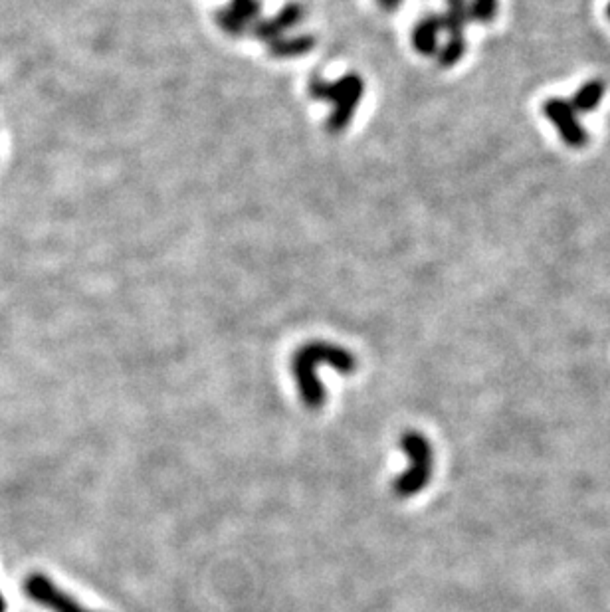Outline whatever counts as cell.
Masks as SVG:
<instances>
[{"label":"cell","mask_w":610,"mask_h":612,"mask_svg":"<svg viewBox=\"0 0 610 612\" xmlns=\"http://www.w3.org/2000/svg\"><path fill=\"white\" fill-rule=\"evenodd\" d=\"M500 0H472L470 2V14L478 22H492L498 14Z\"/></svg>","instance_id":"cell-7"},{"label":"cell","mask_w":610,"mask_h":612,"mask_svg":"<svg viewBox=\"0 0 610 612\" xmlns=\"http://www.w3.org/2000/svg\"><path fill=\"white\" fill-rule=\"evenodd\" d=\"M543 115L553 123L563 143L571 149H583L589 143V133L579 121V113L567 100L551 98L543 103Z\"/></svg>","instance_id":"cell-4"},{"label":"cell","mask_w":610,"mask_h":612,"mask_svg":"<svg viewBox=\"0 0 610 612\" xmlns=\"http://www.w3.org/2000/svg\"><path fill=\"white\" fill-rule=\"evenodd\" d=\"M258 8L256 0H234L230 10L222 12L220 14V22L224 28H240L244 26L250 18H252V12Z\"/></svg>","instance_id":"cell-6"},{"label":"cell","mask_w":610,"mask_h":612,"mask_svg":"<svg viewBox=\"0 0 610 612\" xmlns=\"http://www.w3.org/2000/svg\"><path fill=\"white\" fill-rule=\"evenodd\" d=\"M26 597L48 612H96L78 603L76 597L62 591L52 579L42 573H32L24 581Z\"/></svg>","instance_id":"cell-3"},{"label":"cell","mask_w":610,"mask_h":612,"mask_svg":"<svg viewBox=\"0 0 610 612\" xmlns=\"http://www.w3.org/2000/svg\"><path fill=\"white\" fill-rule=\"evenodd\" d=\"M323 365H329L341 373H351L357 369L355 357L335 345L327 343H311L304 347L296 359H294V375L300 387V397L305 407L319 408L325 403V391L323 385L315 379V369Z\"/></svg>","instance_id":"cell-1"},{"label":"cell","mask_w":610,"mask_h":612,"mask_svg":"<svg viewBox=\"0 0 610 612\" xmlns=\"http://www.w3.org/2000/svg\"><path fill=\"white\" fill-rule=\"evenodd\" d=\"M379 2H381L385 8H395V6H399L401 0H379Z\"/></svg>","instance_id":"cell-8"},{"label":"cell","mask_w":610,"mask_h":612,"mask_svg":"<svg viewBox=\"0 0 610 612\" xmlns=\"http://www.w3.org/2000/svg\"><path fill=\"white\" fill-rule=\"evenodd\" d=\"M607 16H609V20H610V2H609V6H607Z\"/></svg>","instance_id":"cell-9"},{"label":"cell","mask_w":610,"mask_h":612,"mask_svg":"<svg viewBox=\"0 0 610 612\" xmlns=\"http://www.w3.org/2000/svg\"><path fill=\"white\" fill-rule=\"evenodd\" d=\"M605 84L601 80H589L585 82L573 96L571 105L577 113H593L605 98Z\"/></svg>","instance_id":"cell-5"},{"label":"cell","mask_w":610,"mask_h":612,"mask_svg":"<svg viewBox=\"0 0 610 612\" xmlns=\"http://www.w3.org/2000/svg\"><path fill=\"white\" fill-rule=\"evenodd\" d=\"M403 448L407 452L408 468L395 482V494L401 498H410L420 494L430 482L434 470V450L430 442L418 432H407L403 436Z\"/></svg>","instance_id":"cell-2"}]
</instances>
